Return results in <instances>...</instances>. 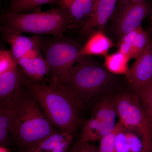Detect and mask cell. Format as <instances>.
<instances>
[{
  "label": "cell",
  "mask_w": 152,
  "mask_h": 152,
  "mask_svg": "<svg viewBox=\"0 0 152 152\" xmlns=\"http://www.w3.org/2000/svg\"><path fill=\"white\" fill-rule=\"evenodd\" d=\"M24 85L57 129L74 137L84 121L85 104L76 93L56 79L40 82L26 78Z\"/></svg>",
  "instance_id": "cell-1"
},
{
  "label": "cell",
  "mask_w": 152,
  "mask_h": 152,
  "mask_svg": "<svg viewBox=\"0 0 152 152\" xmlns=\"http://www.w3.org/2000/svg\"><path fill=\"white\" fill-rule=\"evenodd\" d=\"M6 103L10 134L21 152L37 149L44 139L58 130L24 84Z\"/></svg>",
  "instance_id": "cell-2"
},
{
  "label": "cell",
  "mask_w": 152,
  "mask_h": 152,
  "mask_svg": "<svg viewBox=\"0 0 152 152\" xmlns=\"http://www.w3.org/2000/svg\"><path fill=\"white\" fill-rule=\"evenodd\" d=\"M64 75L60 82L73 90L86 104L93 98L109 91L115 84V75L106 68L80 58Z\"/></svg>",
  "instance_id": "cell-3"
},
{
  "label": "cell",
  "mask_w": 152,
  "mask_h": 152,
  "mask_svg": "<svg viewBox=\"0 0 152 152\" xmlns=\"http://www.w3.org/2000/svg\"><path fill=\"white\" fill-rule=\"evenodd\" d=\"M68 28L66 15L57 7L43 12L5 14L2 29L21 34L61 37Z\"/></svg>",
  "instance_id": "cell-4"
},
{
  "label": "cell",
  "mask_w": 152,
  "mask_h": 152,
  "mask_svg": "<svg viewBox=\"0 0 152 152\" xmlns=\"http://www.w3.org/2000/svg\"><path fill=\"white\" fill-rule=\"evenodd\" d=\"M37 36L39 46L49 66L48 77L60 81L79 60V53L82 46L64 38V36L47 38Z\"/></svg>",
  "instance_id": "cell-5"
},
{
  "label": "cell",
  "mask_w": 152,
  "mask_h": 152,
  "mask_svg": "<svg viewBox=\"0 0 152 152\" xmlns=\"http://www.w3.org/2000/svg\"><path fill=\"white\" fill-rule=\"evenodd\" d=\"M114 98L120 122L141 137L145 152H152V126L137 95L133 91L124 92Z\"/></svg>",
  "instance_id": "cell-6"
},
{
  "label": "cell",
  "mask_w": 152,
  "mask_h": 152,
  "mask_svg": "<svg viewBox=\"0 0 152 152\" xmlns=\"http://www.w3.org/2000/svg\"><path fill=\"white\" fill-rule=\"evenodd\" d=\"M117 12L115 33L119 41L124 36L141 26L142 22L151 13L152 6L148 1L133 3L123 0Z\"/></svg>",
  "instance_id": "cell-7"
},
{
  "label": "cell",
  "mask_w": 152,
  "mask_h": 152,
  "mask_svg": "<svg viewBox=\"0 0 152 152\" xmlns=\"http://www.w3.org/2000/svg\"><path fill=\"white\" fill-rule=\"evenodd\" d=\"M96 3L93 0H57L56 6L66 15L68 29L79 30L91 16Z\"/></svg>",
  "instance_id": "cell-8"
},
{
  "label": "cell",
  "mask_w": 152,
  "mask_h": 152,
  "mask_svg": "<svg viewBox=\"0 0 152 152\" xmlns=\"http://www.w3.org/2000/svg\"><path fill=\"white\" fill-rule=\"evenodd\" d=\"M118 0H97L91 16L79 29L84 36L102 31L114 15Z\"/></svg>",
  "instance_id": "cell-9"
},
{
  "label": "cell",
  "mask_w": 152,
  "mask_h": 152,
  "mask_svg": "<svg viewBox=\"0 0 152 152\" xmlns=\"http://www.w3.org/2000/svg\"><path fill=\"white\" fill-rule=\"evenodd\" d=\"M135 61L125 75L132 89L142 86L152 80V42L135 59Z\"/></svg>",
  "instance_id": "cell-10"
},
{
  "label": "cell",
  "mask_w": 152,
  "mask_h": 152,
  "mask_svg": "<svg viewBox=\"0 0 152 152\" xmlns=\"http://www.w3.org/2000/svg\"><path fill=\"white\" fill-rule=\"evenodd\" d=\"M2 30L6 41L10 45L11 53L16 62L32 49L39 47L37 36L29 37L4 29Z\"/></svg>",
  "instance_id": "cell-11"
},
{
  "label": "cell",
  "mask_w": 152,
  "mask_h": 152,
  "mask_svg": "<svg viewBox=\"0 0 152 152\" xmlns=\"http://www.w3.org/2000/svg\"><path fill=\"white\" fill-rule=\"evenodd\" d=\"M114 43L102 31L93 33L79 53V59L83 57L91 56H106Z\"/></svg>",
  "instance_id": "cell-12"
},
{
  "label": "cell",
  "mask_w": 152,
  "mask_h": 152,
  "mask_svg": "<svg viewBox=\"0 0 152 152\" xmlns=\"http://www.w3.org/2000/svg\"><path fill=\"white\" fill-rule=\"evenodd\" d=\"M115 127L107 124L91 117L85 120L83 123L79 140L91 143L100 141L105 136L113 132Z\"/></svg>",
  "instance_id": "cell-13"
},
{
  "label": "cell",
  "mask_w": 152,
  "mask_h": 152,
  "mask_svg": "<svg viewBox=\"0 0 152 152\" xmlns=\"http://www.w3.org/2000/svg\"><path fill=\"white\" fill-rule=\"evenodd\" d=\"M26 76L19 67L0 75V100L6 102L24 84Z\"/></svg>",
  "instance_id": "cell-14"
},
{
  "label": "cell",
  "mask_w": 152,
  "mask_h": 152,
  "mask_svg": "<svg viewBox=\"0 0 152 152\" xmlns=\"http://www.w3.org/2000/svg\"><path fill=\"white\" fill-rule=\"evenodd\" d=\"M74 137L67 133L58 130L44 139L36 150L39 152H67Z\"/></svg>",
  "instance_id": "cell-15"
},
{
  "label": "cell",
  "mask_w": 152,
  "mask_h": 152,
  "mask_svg": "<svg viewBox=\"0 0 152 152\" xmlns=\"http://www.w3.org/2000/svg\"><path fill=\"white\" fill-rule=\"evenodd\" d=\"M117 115L114 97L105 98L95 107L91 117L97 119L102 122L115 127Z\"/></svg>",
  "instance_id": "cell-16"
},
{
  "label": "cell",
  "mask_w": 152,
  "mask_h": 152,
  "mask_svg": "<svg viewBox=\"0 0 152 152\" xmlns=\"http://www.w3.org/2000/svg\"><path fill=\"white\" fill-rule=\"evenodd\" d=\"M105 66L110 73L114 75H125L129 70L128 63L129 58L119 51L105 56Z\"/></svg>",
  "instance_id": "cell-17"
},
{
  "label": "cell",
  "mask_w": 152,
  "mask_h": 152,
  "mask_svg": "<svg viewBox=\"0 0 152 152\" xmlns=\"http://www.w3.org/2000/svg\"><path fill=\"white\" fill-rule=\"evenodd\" d=\"M45 4L56 6L57 0H12L5 14L29 12Z\"/></svg>",
  "instance_id": "cell-18"
},
{
  "label": "cell",
  "mask_w": 152,
  "mask_h": 152,
  "mask_svg": "<svg viewBox=\"0 0 152 152\" xmlns=\"http://www.w3.org/2000/svg\"><path fill=\"white\" fill-rule=\"evenodd\" d=\"M152 126V80L138 88L133 89Z\"/></svg>",
  "instance_id": "cell-19"
},
{
  "label": "cell",
  "mask_w": 152,
  "mask_h": 152,
  "mask_svg": "<svg viewBox=\"0 0 152 152\" xmlns=\"http://www.w3.org/2000/svg\"><path fill=\"white\" fill-rule=\"evenodd\" d=\"M12 143L13 142L9 131L8 112L7 104L6 102L0 100V145L8 148Z\"/></svg>",
  "instance_id": "cell-20"
},
{
  "label": "cell",
  "mask_w": 152,
  "mask_h": 152,
  "mask_svg": "<svg viewBox=\"0 0 152 152\" xmlns=\"http://www.w3.org/2000/svg\"><path fill=\"white\" fill-rule=\"evenodd\" d=\"M151 41L148 33L144 31L142 27L136 36L131 52L130 59H136L145 50Z\"/></svg>",
  "instance_id": "cell-21"
},
{
  "label": "cell",
  "mask_w": 152,
  "mask_h": 152,
  "mask_svg": "<svg viewBox=\"0 0 152 152\" xmlns=\"http://www.w3.org/2000/svg\"><path fill=\"white\" fill-rule=\"evenodd\" d=\"M141 27L142 26H140L137 29L124 36L119 41L118 44L119 51L127 56L129 58L130 60L135 39Z\"/></svg>",
  "instance_id": "cell-22"
},
{
  "label": "cell",
  "mask_w": 152,
  "mask_h": 152,
  "mask_svg": "<svg viewBox=\"0 0 152 152\" xmlns=\"http://www.w3.org/2000/svg\"><path fill=\"white\" fill-rule=\"evenodd\" d=\"M18 66L11 51L0 50V75Z\"/></svg>",
  "instance_id": "cell-23"
},
{
  "label": "cell",
  "mask_w": 152,
  "mask_h": 152,
  "mask_svg": "<svg viewBox=\"0 0 152 152\" xmlns=\"http://www.w3.org/2000/svg\"><path fill=\"white\" fill-rule=\"evenodd\" d=\"M125 129L130 152H145V146L141 137L134 131L126 128Z\"/></svg>",
  "instance_id": "cell-24"
},
{
  "label": "cell",
  "mask_w": 152,
  "mask_h": 152,
  "mask_svg": "<svg viewBox=\"0 0 152 152\" xmlns=\"http://www.w3.org/2000/svg\"><path fill=\"white\" fill-rule=\"evenodd\" d=\"M121 123H117L115 129L111 133L105 136L100 140L99 152H117L115 147V139L119 129Z\"/></svg>",
  "instance_id": "cell-25"
},
{
  "label": "cell",
  "mask_w": 152,
  "mask_h": 152,
  "mask_svg": "<svg viewBox=\"0 0 152 152\" xmlns=\"http://www.w3.org/2000/svg\"><path fill=\"white\" fill-rule=\"evenodd\" d=\"M120 123L121 126L115 137V148L117 152H130L126 129L121 123Z\"/></svg>",
  "instance_id": "cell-26"
},
{
  "label": "cell",
  "mask_w": 152,
  "mask_h": 152,
  "mask_svg": "<svg viewBox=\"0 0 152 152\" xmlns=\"http://www.w3.org/2000/svg\"><path fill=\"white\" fill-rule=\"evenodd\" d=\"M67 152H86L82 142L78 141L71 145Z\"/></svg>",
  "instance_id": "cell-27"
},
{
  "label": "cell",
  "mask_w": 152,
  "mask_h": 152,
  "mask_svg": "<svg viewBox=\"0 0 152 152\" xmlns=\"http://www.w3.org/2000/svg\"><path fill=\"white\" fill-rule=\"evenodd\" d=\"M0 152H9L8 148L0 145Z\"/></svg>",
  "instance_id": "cell-28"
},
{
  "label": "cell",
  "mask_w": 152,
  "mask_h": 152,
  "mask_svg": "<svg viewBox=\"0 0 152 152\" xmlns=\"http://www.w3.org/2000/svg\"><path fill=\"white\" fill-rule=\"evenodd\" d=\"M127 1L133 3H141L148 1V0H127Z\"/></svg>",
  "instance_id": "cell-29"
},
{
  "label": "cell",
  "mask_w": 152,
  "mask_h": 152,
  "mask_svg": "<svg viewBox=\"0 0 152 152\" xmlns=\"http://www.w3.org/2000/svg\"><path fill=\"white\" fill-rule=\"evenodd\" d=\"M151 26H152V6L151 10Z\"/></svg>",
  "instance_id": "cell-30"
},
{
  "label": "cell",
  "mask_w": 152,
  "mask_h": 152,
  "mask_svg": "<svg viewBox=\"0 0 152 152\" xmlns=\"http://www.w3.org/2000/svg\"><path fill=\"white\" fill-rule=\"evenodd\" d=\"M30 152H39L38 151H37V150H34V151H31Z\"/></svg>",
  "instance_id": "cell-31"
},
{
  "label": "cell",
  "mask_w": 152,
  "mask_h": 152,
  "mask_svg": "<svg viewBox=\"0 0 152 152\" xmlns=\"http://www.w3.org/2000/svg\"><path fill=\"white\" fill-rule=\"evenodd\" d=\"M93 1H94L95 2H96V1H97V0H93Z\"/></svg>",
  "instance_id": "cell-32"
},
{
  "label": "cell",
  "mask_w": 152,
  "mask_h": 152,
  "mask_svg": "<svg viewBox=\"0 0 152 152\" xmlns=\"http://www.w3.org/2000/svg\"></svg>",
  "instance_id": "cell-33"
},
{
  "label": "cell",
  "mask_w": 152,
  "mask_h": 152,
  "mask_svg": "<svg viewBox=\"0 0 152 152\" xmlns=\"http://www.w3.org/2000/svg\"></svg>",
  "instance_id": "cell-34"
}]
</instances>
